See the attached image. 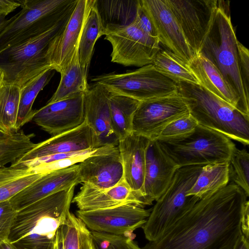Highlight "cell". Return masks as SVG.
<instances>
[{
    "instance_id": "ffe728a7",
    "label": "cell",
    "mask_w": 249,
    "mask_h": 249,
    "mask_svg": "<svg viewBox=\"0 0 249 249\" xmlns=\"http://www.w3.org/2000/svg\"><path fill=\"white\" fill-rule=\"evenodd\" d=\"M178 167L163 151L156 140H150L145 152L143 184L147 205L157 200L170 183Z\"/></svg>"
},
{
    "instance_id": "bcb514c9",
    "label": "cell",
    "mask_w": 249,
    "mask_h": 249,
    "mask_svg": "<svg viewBox=\"0 0 249 249\" xmlns=\"http://www.w3.org/2000/svg\"><path fill=\"white\" fill-rule=\"evenodd\" d=\"M0 249H16L11 244L9 240L0 242Z\"/></svg>"
},
{
    "instance_id": "52a82bcc",
    "label": "cell",
    "mask_w": 249,
    "mask_h": 249,
    "mask_svg": "<svg viewBox=\"0 0 249 249\" xmlns=\"http://www.w3.org/2000/svg\"><path fill=\"white\" fill-rule=\"evenodd\" d=\"M203 166L179 167L163 194L156 200L146 223L142 227L149 242L159 239L170 227L189 211L200 199L188 196Z\"/></svg>"
},
{
    "instance_id": "30bf717a",
    "label": "cell",
    "mask_w": 249,
    "mask_h": 249,
    "mask_svg": "<svg viewBox=\"0 0 249 249\" xmlns=\"http://www.w3.org/2000/svg\"><path fill=\"white\" fill-rule=\"evenodd\" d=\"M105 39L112 45L111 61L125 66L151 64L160 51V41L134 21L125 26L107 25Z\"/></svg>"
},
{
    "instance_id": "ee69618b",
    "label": "cell",
    "mask_w": 249,
    "mask_h": 249,
    "mask_svg": "<svg viewBox=\"0 0 249 249\" xmlns=\"http://www.w3.org/2000/svg\"><path fill=\"white\" fill-rule=\"evenodd\" d=\"M51 249H64L63 235L61 226L56 231Z\"/></svg>"
},
{
    "instance_id": "d6986e66",
    "label": "cell",
    "mask_w": 249,
    "mask_h": 249,
    "mask_svg": "<svg viewBox=\"0 0 249 249\" xmlns=\"http://www.w3.org/2000/svg\"><path fill=\"white\" fill-rule=\"evenodd\" d=\"M78 167L77 164L45 173L9 200L19 211L51 195L76 186L80 183Z\"/></svg>"
},
{
    "instance_id": "7a4b0ae2",
    "label": "cell",
    "mask_w": 249,
    "mask_h": 249,
    "mask_svg": "<svg viewBox=\"0 0 249 249\" xmlns=\"http://www.w3.org/2000/svg\"><path fill=\"white\" fill-rule=\"evenodd\" d=\"M75 186L18 211L9 237L16 249H51L58 229L70 212Z\"/></svg>"
},
{
    "instance_id": "f1b7e54d",
    "label": "cell",
    "mask_w": 249,
    "mask_h": 249,
    "mask_svg": "<svg viewBox=\"0 0 249 249\" xmlns=\"http://www.w3.org/2000/svg\"><path fill=\"white\" fill-rule=\"evenodd\" d=\"M230 180L229 161L203 166L202 171L188 196L201 199L228 184Z\"/></svg>"
},
{
    "instance_id": "5b68a950",
    "label": "cell",
    "mask_w": 249,
    "mask_h": 249,
    "mask_svg": "<svg viewBox=\"0 0 249 249\" xmlns=\"http://www.w3.org/2000/svg\"><path fill=\"white\" fill-rule=\"evenodd\" d=\"M156 140L178 168L229 161L236 148L225 135L199 124L189 133Z\"/></svg>"
},
{
    "instance_id": "7c38bea8",
    "label": "cell",
    "mask_w": 249,
    "mask_h": 249,
    "mask_svg": "<svg viewBox=\"0 0 249 249\" xmlns=\"http://www.w3.org/2000/svg\"><path fill=\"white\" fill-rule=\"evenodd\" d=\"M177 19L191 51L199 54L211 29L217 0H165Z\"/></svg>"
},
{
    "instance_id": "7dc6e473",
    "label": "cell",
    "mask_w": 249,
    "mask_h": 249,
    "mask_svg": "<svg viewBox=\"0 0 249 249\" xmlns=\"http://www.w3.org/2000/svg\"><path fill=\"white\" fill-rule=\"evenodd\" d=\"M11 18L8 19L4 16L0 17V32L10 22Z\"/></svg>"
},
{
    "instance_id": "44dd1931",
    "label": "cell",
    "mask_w": 249,
    "mask_h": 249,
    "mask_svg": "<svg viewBox=\"0 0 249 249\" xmlns=\"http://www.w3.org/2000/svg\"><path fill=\"white\" fill-rule=\"evenodd\" d=\"M78 165L79 183L96 188L108 189L124 179L122 161L118 147L110 153L89 156Z\"/></svg>"
},
{
    "instance_id": "74e56055",
    "label": "cell",
    "mask_w": 249,
    "mask_h": 249,
    "mask_svg": "<svg viewBox=\"0 0 249 249\" xmlns=\"http://www.w3.org/2000/svg\"><path fill=\"white\" fill-rule=\"evenodd\" d=\"M198 124L190 114L184 116L169 124L162 130L157 139L175 137L189 133L193 130Z\"/></svg>"
},
{
    "instance_id": "e0dca14e",
    "label": "cell",
    "mask_w": 249,
    "mask_h": 249,
    "mask_svg": "<svg viewBox=\"0 0 249 249\" xmlns=\"http://www.w3.org/2000/svg\"><path fill=\"white\" fill-rule=\"evenodd\" d=\"M99 148L96 136L86 121L79 126L39 143L14 163L18 164L45 156Z\"/></svg>"
},
{
    "instance_id": "6da1fadb",
    "label": "cell",
    "mask_w": 249,
    "mask_h": 249,
    "mask_svg": "<svg viewBox=\"0 0 249 249\" xmlns=\"http://www.w3.org/2000/svg\"><path fill=\"white\" fill-rule=\"evenodd\" d=\"M247 196L230 183L200 199L159 239L141 249H233Z\"/></svg>"
},
{
    "instance_id": "e575fe53",
    "label": "cell",
    "mask_w": 249,
    "mask_h": 249,
    "mask_svg": "<svg viewBox=\"0 0 249 249\" xmlns=\"http://www.w3.org/2000/svg\"><path fill=\"white\" fill-rule=\"evenodd\" d=\"M33 134L19 131L9 138L0 140V167L16 162L25 153L34 147Z\"/></svg>"
},
{
    "instance_id": "9c48e42d",
    "label": "cell",
    "mask_w": 249,
    "mask_h": 249,
    "mask_svg": "<svg viewBox=\"0 0 249 249\" xmlns=\"http://www.w3.org/2000/svg\"><path fill=\"white\" fill-rule=\"evenodd\" d=\"M91 81L102 85L111 92L140 102L178 91V84L158 72L151 64L125 73L102 74Z\"/></svg>"
},
{
    "instance_id": "4dcf8cb0",
    "label": "cell",
    "mask_w": 249,
    "mask_h": 249,
    "mask_svg": "<svg viewBox=\"0 0 249 249\" xmlns=\"http://www.w3.org/2000/svg\"><path fill=\"white\" fill-rule=\"evenodd\" d=\"M139 0H95L98 12L105 28L107 25L125 26L135 18Z\"/></svg>"
},
{
    "instance_id": "7bdbcfd3",
    "label": "cell",
    "mask_w": 249,
    "mask_h": 249,
    "mask_svg": "<svg viewBox=\"0 0 249 249\" xmlns=\"http://www.w3.org/2000/svg\"><path fill=\"white\" fill-rule=\"evenodd\" d=\"M241 230L242 234L249 239V202H246L241 216Z\"/></svg>"
},
{
    "instance_id": "1f68e13d",
    "label": "cell",
    "mask_w": 249,
    "mask_h": 249,
    "mask_svg": "<svg viewBox=\"0 0 249 249\" xmlns=\"http://www.w3.org/2000/svg\"><path fill=\"white\" fill-rule=\"evenodd\" d=\"M151 64L158 72L177 84L186 82L199 85L188 64L169 50H160Z\"/></svg>"
},
{
    "instance_id": "484cf974",
    "label": "cell",
    "mask_w": 249,
    "mask_h": 249,
    "mask_svg": "<svg viewBox=\"0 0 249 249\" xmlns=\"http://www.w3.org/2000/svg\"><path fill=\"white\" fill-rule=\"evenodd\" d=\"M44 174L36 173L22 163L0 167V203L9 200Z\"/></svg>"
},
{
    "instance_id": "d6a6232c",
    "label": "cell",
    "mask_w": 249,
    "mask_h": 249,
    "mask_svg": "<svg viewBox=\"0 0 249 249\" xmlns=\"http://www.w3.org/2000/svg\"><path fill=\"white\" fill-rule=\"evenodd\" d=\"M20 88L3 82L0 77V129L9 134L18 132L17 120Z\"/></svg>"
},
{
    "instance_id": "ab89813d",
    "label": "cell",
    "mask_w": 249,
    "mask_h": 249,
    "mask_svg": "<svg viewBox=\"0 0 249 249\" xmlns=\"http://www.w3.org/2000/svg\"><path fill=\"white\" fill-rule=\"evenodd\" d=\"M237 48L240 76L245 93L249 97V51L239 41Z\"/></svg>"
},
{
    "instance_id": "277c9868",
    "label": "cell",
    "mask_w": 249,
    "mask_h": 249,
    "mask_svg": "<svg viewBox=\"0 0 249 249\" xmlns=\"http://www.w3.org/2000/svg\"><path fill=\"white\" fill-rule=\"evenodd\" d=\"M238 41L231 21L230 1L217 0L214 19L200 53L220 71L238 95L245 114L249 116V97L245 93L240 73Z\"/></svg>"
},
{
    "instance_id": "d4e9b609",
    "label": "cell",
    "mask_w": 249,
    "mask_h": 249,
    "mask_svg": "<svg viewBox=\"0 0 249 249\" xmlns=\"http://www.w3.org/2000/svg\"><path fill=\"white\" fill-rule=\"evenodd\" d=\"M140 102L128 96L110 92L111 127L119 141L132 133L133 118Z\"/></svg>"
},
{
    "instance_id": "836d02e7",
    "label": "cell",
    "mask_w": 249,
    "mask_h": 249,
    "mask_svg": "<svg viewBox=\"0 0 249 249\" xmlns=\"http://www.w3.org/2000/svg\"><path fill=\"white\" fill-rule=\"evenodd\" d=\"M61 227L64 249H94L91 231L73 213H68Z\"/></svg>"
},
{
    "instance_id": "60d3db41",
    "label": "cell",
    "mask_w": 249,
    "mask_h": 249,
    "mask_svg": "<svg viewBox=\"0 0 249 249\" xmlns=\"http://www.w3.org/2000/svg\"><path fill=\"white\" fill-rule=\"evenodd\" d=\"M134 21L147 34L152 37L158 38L153 24L142 6L141 0H139Z\"/></svg>"
},
{
    "instance_id": "2e32d148",
    "label": "cell",
    "mask_w": 249,
    "mask_h": 249,
    "mask_svg": "<svg viewBox=\"0 0 249 249\" xmlns=\"http://www.w3.org/2000/svg\"><path fill=\"white\" fill-rule=\"evenodd\" d=\"M93 0H78L65 28L52 42L47 57L52 69L60 73L70 63Z\"/></svg>"
},
{
    "instance_id": "4316f807",
    "label": "cell",
    "mask_w": 249,
    "mask_h": 249,
    "mask_svg": "<svg viewBox=\"0 0 249 249\" xmlns=\"http://www.w3.org/2000/svg\"><path fill=\"white\" fill-rule=\"evenodd\" d=\"M61 79L56 91L48 101L52 103L84 93L88 89L87 70L79 64L78 48L66 68L60 73Z\"/></svg>"
},
{
    "instance_id": "ba28073f",
    "label": "cell",
    "mask_w": 249,
    "mask_h": 249,
    "mask_svg": "<svg viewBox=\"0 0 249 249\" xmlns=\"http://www.w3.org/2000/svg\"><path fill=\"white\" fill-rule=\"evenodd\" d=\"M78 0H22L21 10L0 32V52L37 37L75 7Z\"/></svg>"
},
{
    "instance_id": "4fadbf2b",
    "label": "cell",
    "mask_w": 249,
    "mask_h": 249,
    "mask_svg": "<svg viewBox=\"0 0 249 249\" xmlns=\"http://www.w3.org/2000/svg\"><path fill=\"white\" fill-rule=\"evenodd\" d=\"M151 209L126 204L104 209L76 211V215L90 231L115 235H125L142 228Z\"/></svg>"
},
{
    "instance_id": "7402d4cb",
    "label": "cell",
    "mask_w": 249,
    "mask_h": 249,
    "mask_svg": "<svg viewBox=\"0 0 249 249\" xmlns=\"http://www.w3.org/2000/svg\"><path fill=\"white\" fill-rule=\"evenodd\" d=\"M149 140L132 132L120 140L118 145L122 161L124 180L144 206L147 205L143 191L145 152Z\"/></svg>"
},
{
    "instance_id": "8992f818",
    "label": "cell",
    "mask_w": 249,
    "mask_h": 249,
    "mask_svg": "<svg viewBox=\"0 0 249 249\" xmlns=\"http://www.w3.org/2000/svg\"><path fill=\"white\" fill-rule=\"evenodd\" d=\"M73 10L41 35L0 52V77L3 82L21 89L43 71L52 69L47 57L49 48L65 28Z\"/></svg>"
},
{
    "instance_id": "5bb4252c",
    "label": "cell",
    "mask_w": 249,
    "mask_h": 249,
    "mask_svg": "<svg viewBox=\"0 0 249 249\" xmlns=\"http://www.w3.org/2000/svg\"><path fill=\"white\" fill-rule=\"evenodd\" d=\"M160 43L189 64L194 55L182 29L165 0H141Z\"/></svg>"
},
{
    "instance_id": "83f0119b",
    "label": "cell",
    "mask_w": 249,
    "mask_h": 249,
    "mask_svg": "<svg viewBox=\"0 0 249 249\" xmlns=\"http://www.w3.org/2000/svg\"><path fill=\"white\" fill-rule=\"evenodd\" d=\"M105 28L98 12L95 0H93L88 11L78 46L80 65L88 70L97 40L104 35Z\"/></svg>"
},
{
    "instance_id": "f35d334b",
    "label": "cell",
    "mask_w": 249,
    "mask_h": 249,
    "mask_svg": "<svg viewBox=\"0 0 249 249\" xmlns=\"http://www.w3.org/2000/svg\"><path fill=\"white\" fill-rule=\"evenodd\" d=\"M18 213L10 200L0 203V242L9 240Z\"/></svg>"
},
{
    "instance_id": "603a6c76",
    "label": "cell",
    "mask_w": 249,
    "mask_h": 249,
    "mask_svg": "<svg viewBox=\"0 0 249 249\" xmlns=\"http://www.w3.org/2000/svg\"><path fill=\"white\" fill-rule=\"evenodd\" d=\"M71 202L75 203L81 211L107 209L126 204L145 207L141 199L124 179L116 185L107 189L83 184Z\"/></svg>"
},
{
    "instance_id": "f6af8a7d",
    "label": "cell",
    "mask_w": 249,
    "mask_h": 249,
    "mask_svg": "<svg viewBox=\"0 0 249 249\" xmlns=\"http://www.w3.org/2000/svg\"><path fill=\"white\" fill-rule=\"evenodd\" d=\"M233 249H249V239L241 234Z\"/></svg>"
},
{
    "instance_id": "d590c367",
    "label": "cell",
    "mask_w": 249,
    "mask_h": 249,
    "mask_svg": "<svg viewBox=\"0 0 249 249\" xmlns=\"http://www.w3.org/2000/svg\"><path fill=\"white\" fill-rule=\"evenodd\" d=\"M229 177L249 196V154L245 149L236 147L229 160Z\"/></svg>"
},
{
    "instance_id": "3957f363",
    "label": "cell",
    "mask_w": 249,
    "mask_h": 249,
    "mask_svg": "<svg viewBox=\"0 0 249 249\" xmlns=\"http://www.w3.org/2000/svg\"><path fill=\"white\" fill-rule=\"evenodd\" d=\"M190 114L197 124L219 132L246 145L249 143V116L245 115L199 85L180 82Z\"/></svg>"
},
{
    "instance_id": "b9f144b4",
    "label": "cell",
    "mask_w": 249,
    "mask_h": 249,
    "mask_svg": "<svg viewBox=\"0 0 249 249\" xmlns=\"http://www.w3.org/2000/svg\"><path fill=\"white\" fill-rule=\"evenodd\" d=\"M20 6V0H0V17H6Z\"/></svg>"
},
{
    "instance_id": "f546056e",
    "label": "cell",
    "mask_w": 249,
    "mask_h": 249,
    "mask_svg": "<svg viewBox=\"0 0 249 249\" xmlns=\"http://www.w3.org/2000/svg\"><path fill=\"white\" fill-rule=\"evenodd\" d=\"M54 71L52 69H47L20 89L16 125L18 131L24 125L32 120L35 110L32 108L34 102L39 92L49 83Z\"/></svg>"
},
{
    "instance_id": "ac0fdd59",
    "label": "cell",
    "mask_w": 249,
    "mask_h": 249,
    "mask_svg": "<svg viewBox=\"0 0 249 249\" xmlns=\"http://www.w3.org/2000/svg\"><path fill=\"white\" fill-rule=\"evenodd\" d=\"M109 94L104 86L94 83L84 95L85 121L94 131L99 147L118 146L119 141L111 127Z\"/></svg>"
},
{
    "instance_id": "cb8c5ba5",
    "label": "cell",
    "mask_w": 249,
    "mask_h": 249,
    "mask_svg": "<svg viewBox=\"0 0 249 249\" xmlns=\"http://www.w3.org/2000/svg\"><path fill=\"white\" fill-rule=\"evenodd\" d=\"M188 65L200 86L246 115L238 95L211 61L199 53Z\"/></svg>"
},
{
    "instance_id": "c3c4849f",
    "label": "cell",
    "mask_w": 249,
    "mask_h": 249,
    "mask_svg": "<svg viewBox=\"0 0 249 249\" xmlns=\"http://www.w3.org/2000/svg\"><path fill=\"white\" fill-rule=\"evenodd\" d=\"M12 134H9L0 129V140H4L9 138Z\"/></svg>"
},
{
    "instance_id": "8fae6325",
    "label": "cell",
    "mask_w": 249,
    "mask_h": 249,
    "mask_svg": "<svg viewBox=\"0 0 249 249\" xmlns=\"http://www.w3.org/2000/svg\"><path fill=\"white\" fill-rule=\"evenodd\" d=\"M189 114L186 99L179 90L170 95L141 101L134 114L132 132L156 140L169 124Z\"/></svg>"
},
{
    "instance_id": "8d00e7d4",
    "label": "cell",
    "mask_w": 249,
    "mask_h": 249,
    "mask_svg": "<svg viewBox=\"0 0 249 249\" xmlns=\"http://www.w3.org/2000/svg\"><path fill=\"white\" fill-rule=\"evenodd\" d=\"M94 249H141L129 237L91 231Z\"/></svg>"
},
{
    "instance_id": "9a60e30c",
    "label": "cell",
    "mask_w": 249,
    "mask_h": 249,
    "mask_svg": "<svg viewBox=\"0 0 249 249\" xmlns=\"http://www.w3.org/2000/svg\"><path fill=\"white\" fill-rule=\"evenodd\" d=\"M84 95L47 103L35 110L32 120L52 136L75 128L85 121Z\"/></svg>"
}]
</instances>
